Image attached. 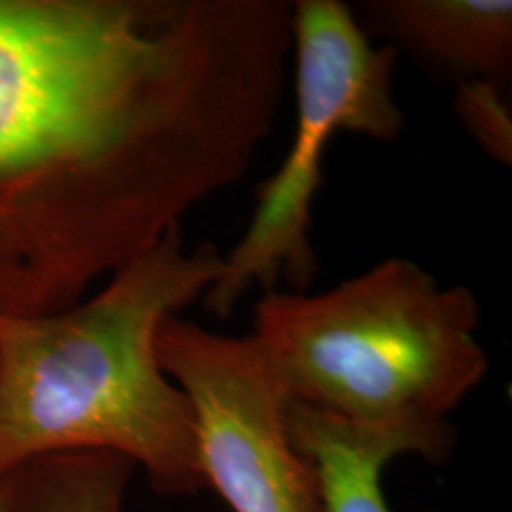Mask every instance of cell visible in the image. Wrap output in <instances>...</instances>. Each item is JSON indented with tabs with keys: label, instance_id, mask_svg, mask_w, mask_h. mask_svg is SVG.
Returning a JSON list of instances; mask_svg holds the SVG:
<instances>
[{
	"label": "cell",
	"instance_id": "cell-1",
	"mask_svg": "<svg viewBox=\"0 0 512 512\" xmlns=\"http://www.w3.org/2000/svg\"><path fill=\"white\" fill-rule=\"evenodd\" d=\"M243 105L217 0L0 2V184L48 171L148 236L217 184Z\"/></svg>",
	"mask_w": 512,
	"mask_h": 512
},
{
	"label": "cell",
	"instance_id": "cell-2",
	"mask_svg": "<svg viewBox=\"0 0 512 512\" xmlns=\"http://www.w3.org/2000/svg\"><path fill=\"white\" fill-rule=\"evenodd\" d=\"M219 249L181 226L74 310H0V478L33 459L101 450L141 465L164 495L207 490L190 401L156 355L167 317L211 289Z\"/></svg>",
	"mask_w": 512,
	"mask_h": 512
},
{
	"label": "cell",
	"instance_id": "cell-3",
	"mask_svg": "<svg viewBox=\"0 0 512 512\" xmlns=\"http://www.w3.org/2000/svg\"><path fill=\"white\" fill-rule=\"evenodd\" d=\"M480 306L420 264L387 258L327 293H266L253 338L285 395L359 421L439 423L488 374Z\"/></svg>",
	"mask_w": 512,
	"mask_h": 512
},
{
	"label": "cell",
	"instance_id": "cell-4",
	"mask_svg": "<svg viewBox=\"0 0 512 512\" xmlns=\"http://www.w3.org/2000/svg\"><path fill=\"white\" fill-rule=\"evenodd\" d=\"M296 131L274 175L258 186L253 220L222 258L217 281L203 294L205 308L230 317L241 296L272 293L287 279L302 293L317 270L311 245V207L323 184V156L340 131L393 143L404 129L393 95L397 50L376 48L340 0L293 2Z\"/></svg>",
	"mask_w": 512,
	"mask_h": 512
},
{
	"label": "cell",
	"instance_id": "cell-5",
	"mask_svg": "<svg viewBox=\"0 0 512 512\" xmlns=\"http://www.w3.org/2000/svg\"><path fill=\"white\" fill-rule=\"evenodd\" d=\"M156 355L194 410L207 488L234 512H321L315 471L287 429L285 389L253 336L171 315Z\"/></svg>",
	"mask_w": 512,
	"mask_h": 512
},
{
	"label": "cell",
	"instance_id": "cell-6",
	"mask_svg": "<svg viewBox=\"0 0 512 512\" xmlns=\"http://www.w3.org/2000/svg\"><path fill=\"white\" fill-rule=\"evenodd\" d=\"M285 421L317 476L321 512H391L382 490L387 463L403 454L442 463L456 442L450 421L349 420L289 397Z\"/></svg>",
	"mask_w": 512,
	"mask_h": 512
},
{
	"label": "cell",
	"instance_id": "cell-7",
	"mask_svg": "<svg viewBox=\"0 0 512 512\" xmlns=\"http://www.w3.org/2000/svg\"><path fill=\"white\" fill-rule=\"evenodd\" d=\"M366 14L444 71L499 82L511 73V0H370Z\"/></svg>",
	"mask_w": 512,
	"mask_h": 512
},
{
	"label": "cell",
	"instance_id": "cell-8",
	"mask_svg": "<svg viewBox=\"0 0 512 512\" xmlns=\"http://www.w3.org/2000/svg\"><path fill=\"white\" fill-rule=\"evenodd\" d=\"M133 469L101 450L33 459L6 475L10 512H122Z\"/></svg>",
	"mask_w": 512,
	"mask_h": 512
},
{
	"label": "cell",
	"instance_id": "cell-9",
	"mask_svg": "<svg viewBox=\"0 0 512 512\" xmlns=\"http://www.w3.org/2000/svg\"><path fill=\"white\" fill-rule=\"evenodd\" d=\"M454 109L478 147L495 162L511 165V107L499 90V82L488 78L459 80Z\"/></svg>",
	"mask_w": 512,
	"mask_h": 512
},
{
	"label": "cell",
	"instance_id": "cell-10",
	"mask_svg": "<svg viewBox=\"0 0 512 512\" xmlns=\"http://www.w3.org/2000/svg\"><path fill=\"white\" fill-rule=\"evenodd\" d=\"M0 512H10V494H8L6 476L0 478Z\"/></svg>",
	"mask_w": 512,
	"mask_h": 512
}]
</instances>
